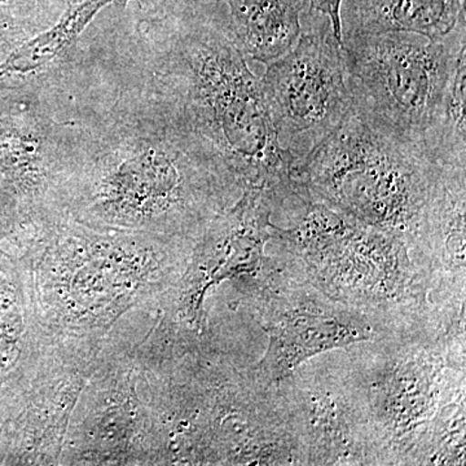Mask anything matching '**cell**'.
<instances>
[{"mask_svg": "<svg viewBox=\"0 0 466 466\" xmlns=\"http://www.w3.org/2000/svg\"><path fill=\"white\" fill-rule=\"evenodd\" d=\"M241 191L186 121L140 81L79 118L61 210L87 226L196 241Z\"/></svg>", "mask_w": 466, "mask_h": 466, "instance_id": "6da1fadb", "label": "cell"}, {"mask_svg": "<svg viewBox=\"0 0 466 466\" xmlns=\"http://www.w3.org/2000/svg\"><path fill=\"white\" fill-rule=\"evenodd\" d=\"M142 81L222 162L240 191L259 189L289 218L309 196L279 146L259 76L233 39L225 5L173 0L142 29Z\"/></svg>", "mask_w": 466, "mask_h": 466, "instance_id": "7a4b0ae2", "label": "cell"}, {"mask_svg": "<svg viewBox=\"0 0 466 466\" xmlns=\"http://www.w3.org/2000/svg\"><path fill=\"white\" fill-rule=\"evenodd\" d=\"M271 242L315 289L386 332L433 317L425 269L390 232L309 200L289 227L274 223Z\"/></svg>", "mask_w": 466, "mask_h": 466, "instance_id": "3957f363", "label": "cell"}, {"mask_svg": "<svg viewBox=\"0 0 466 466\" xmlns=\"http://www.w3.org/2000/svg\"><path fill=\"white\" fill-rule=\"evenodd\" d=\"M343 350L379 465H417L441 406L465 392V367L456 363L433 323Z\"/></svg>", "mask_w": 466, "mask_h": 466, "instance_id": "277c9868", "label": "cell"}, {"mask_svg": "<svg viewBox=\"0 0 466 466\" xmlns=\"http://www.w3.org/2000/svg\"><path fill=\"white\" fill-rule=\"evenodd\" d=\"M441 170L428 152L385 137L351 108L306 159L299 177L312 201L410 247Z\"/></svg>", "mask_w": 466, "mask_h": 466, "instance_id": "5b68a950", "label": "cell"}, {"mask_svg": "<svg viewBox=\"0 0 466 466\" xmlns=\"http://www.w3.org/2000/svg\"><path fill=\"white\" fill-rule=\"evenodd\" d=\"M342 50L352 109L385 137L428 152L451 73L466 50L465 23L438 41L408 32L350 34Z\"/></svg>", "mask_w": 466, "mask_h": 466, "instance_id": "8992f818", "label": "cell"}, {"mask_svg": "<svg viewBox=\"0 0 466 466\" xmlns=\"http://www.w3.org/2000/svg\"><path fill=\"white\" fill-rule=\"evenodd\" d=\"M260 84L276 139L299 177L306 159L352 108L342 41L329 18L309 8L299 41L267 64Z\"/></svg>", "mask_w": 466, "mask_h": 466, "instance_id": "52a82bcc", "label": "cell"}, {"mask_svg": "<svg viewBox=\"0 0 466 466\" xmlns=\"http://www.w3.org/2000/svg\"><path fill=\"white\" fill-rule=\"evenodd\" d=\"M271 257L258 287L250 291L268 342L254 364L267 385H278L309 359L375 341L389 333L357 309L328 299L283 258Z\"/></svg>", "mask_w": 466, "mask_h": 466, "instance_id": "ba28073f", "label": "cell"}, {"mask_svg": "<svg viewBox=\"0 0 466 466\" xmlns=\"http://www.w3.org/2000/svg\"><path fill=\"white\" fill-rule=\"evenodd\" d=\"M52 88L0 85V173L42 220L61 211L79 142V118H61Z\"/></svg>", "mask_w": 466, "mask_h": 466, "instance_id": "9c48e42d", "label": "cell"}, {"mask_svg": "<svg viewBox=\"0 0 466 466\" xmlns=\"http://www.w3.org/2000/svg\"><path fill=\"white\" fill-rule=\"evenodd\" d=\"M309 359L278 383L303 465H379L345 354Z\"/></svg>", "mask_w": 466, "mask_h": 466, "instance_id": "30bf717a", "label": "cell"}, {"mask_svg": "<svg viewBox=\"0 0 466 466\" xmlns=\"http://www.w3.org/2000/svg\"><path fill=\"white\" fill-rule=\"evenodd\" d=\"M274 211L268 195L245 189L202 231L184 285L183 309L189 320H201L208 290L223 280L238 279L247 293L258 287L271 262L266 247L274 236Z\"/></svg>", "mask_w": 466, "mask_h": 466, "instance_id": "8fae6325", "label": "cell"}, {"mask_svg": "<svg viewBox=\"0 0 466 466\" xmlns=\"http://www.w3.org/2000/svg\"><path fill=\"white\" fill-rule=\"evenodd\" d=\"M466 167H444L420 218L410 249L425 269L441 332L465 339Z\"/></svg>", "mask_w": 466, "mask_h": 466, "instance_id": "7c38bea8", "label": "cell"}, {"mask_svg": "<svg viewBox=\"0 0 466 466\" xmlns=\"http://www.w3.org/2000/svg\"><path fill=\"white\" fill-rule=\"evenodd\" d=\"M465 0H343L341 35L408 32L443 39L465 23Z\"/></svg>", "mask_w": 466, "mask_h": 466, "instance_id": "4fadbf2b", "label": "cell"}, {"mask_svg": "<svg viewBox=\"0 0 466 466\" xmlns=\"http://www.w3.org/2000/svg\"><path fill=\"white\" fill-rule=\"evenodd\" d=\"M227 23L248 60L272 63L293 48L309 0H222Z\"/></svg>", "mask_w": 466, "mask_h": 466, "instance_id": "5bb4252c", "label": "cell"}, {"mask_svg": "<svg viewBox=\"0 0 466 466\" xmlns=\"http://www.w3.org/2000/svg\"><path fill=\"white\" fill-rule=\"evenodd\" d=\"M127 0H82L67 7L56 23L21 45L0 64V85L45 84L54 66L66 61L81 34L101 9Z\"/></svg>", "mask_w": 466, "mask_h": 466, "instance_id": "9a60e30c", "label": "cell"}, {"mask_svg": "<svg viewBox=\"0 0 466 466\" xmlns=\"http://www.w3.org/2000/svg\"><path fill=\"white\" fill-rule=\"evenodd\" d=\"M466 50L456 58L428 152L443 167H466Z\"/></svg>", "mask_w": 466, "mask_h": 466, "instance_id": "2e32d148", "label": "cell"}, {"mask_svg": "<svg viewBox=\"0 0 466 466\" xmlns=\"http://www.w3.org/2000/svg\"><path fill=\"white\" fill-rule=\"evenodd\" d=\"M464 464L465 392L441 406L417 460V465Z\"/></svg>", "mask_w": 466, "mask_h": 466, "instance_id": "e0dca14e", "label": "cell"}, {"mask_svg": "<svg viewBox=\"0 0 466 466\" xmlns=\"http://www.w3.org/2000/svg\"><path fill=\"white\" fill-rule=\"evenodd\" d=\"M18 218L17 195L8 183L0 180V238L14 231Z\"/></svg>", "mask_w": 466, "mask_h": 466, "instance_id": "ac0fdd59", "label": "cell"}, {"mask_svg": "<svg viewBox=\"0 0 466 466\" xmlns=\"http://www.w3.org/2000/svg\"><path fill=\"white\" fill-rule=\"evenodd\" d=\"M16 2L48 25H52L51 23H54V20L56 23V14L61 8L66 9L75 5L73 3L75 0H16Z\"/></svg>", "mask_w": 466, "mask_h": 466, "instance_id": "d6986e66", "label": "cell"}, {"mask_svg": "<svg viewBox=\"0 0 466 466\" xmlns=\"http://www.w3.org/2000/svg\"><path fill=\"white\" fill-rule=\"evenodd\" d=\"M343 0H309V8L312 11L320 12L324 16L329 18L332 23L334 33L342 41L341 35V5Z\"/></svg>", "mask_w": 466, "mask_h": 466, "instance_id": "ffe728a7", "label": "cell"}, {"mask_svg": "<svg viewBox=\"0 0 466 466\" xmlns=\"http://www.w3.org/2000/svg\"><path fill=\"white\" fill-rule=\"evenodd\" d=\"M188 3H198V5H208V3L218 2V0H186Z\"/></svg>", "mask_w": 466, "mask_h": 466, "instance_id": "44dd1931", "label": "cell"}]
</instances>
